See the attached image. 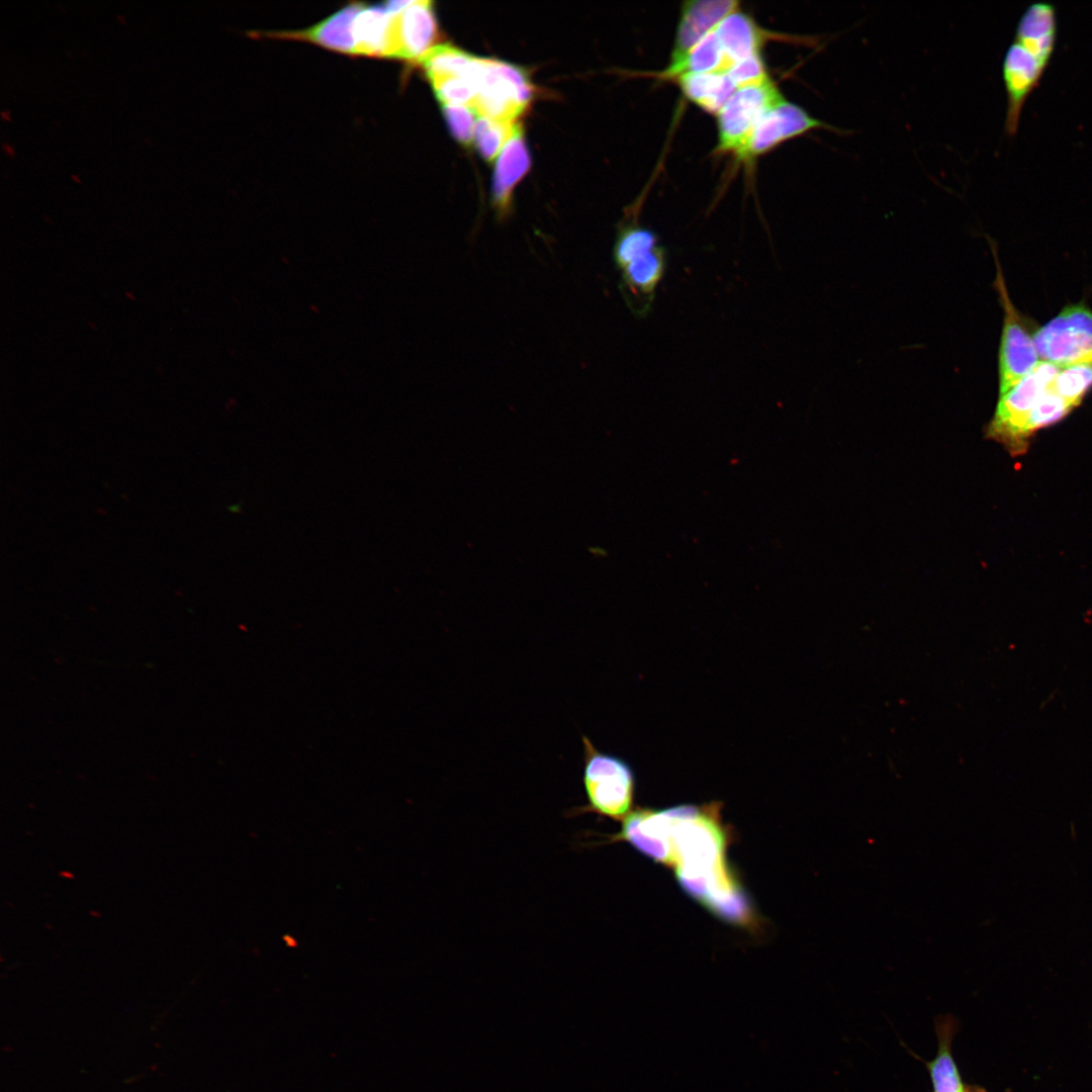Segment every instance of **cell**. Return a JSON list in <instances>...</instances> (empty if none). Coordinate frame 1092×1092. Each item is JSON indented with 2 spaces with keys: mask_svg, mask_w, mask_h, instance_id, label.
Wrapping results in <instances>:
<instances>
[{
  "mask_svg": "<svg viewBox=\"0 0 1092 1092\" xmlns=\"http://www.w3.org/2000/svg\"><path fill=\"white\" fill-rule=\"evenodd\" d=\"M719 811V803L636 810L625 818L616 839L671 864L691 895L715 911L729 913L742 899L725 862Z\"/></svg>",
  "mask_w": 1092,
  "mask_h": 1092,
  "instance_id": "6da1fadb",
  "label": "cell"
},
{
  "mask_svg": "<svg viewBox=\"0 0 1092 1092\" xmlns=\"http://www.w3.org/2000/svg\"><path fill=\"white\" fill-rule=\"evenodd\" d=\"M1057 9L1053 2H1031L1021 14L1002 66L1007 96L1005 131L1018 129L1022 107L1041 80L1057 41Z\"/></svg>",
  "mask_w": 1092,
  "mask_h": 1092,
  "instance_id": "7a4b0ae2",
  "label": "cell"
},
{
  "mask_svg": "<svg viewBox=\"0 0 1092 1092\" xmlns=\"http://www.w3.org/2000/svg\"><path fill=\"white\" fill-rule=\"evenodd\" d=\"M583 744L582 783L586 803L567 811L568 817L594 813L613 820L629 815L635 795V776L622 758L598 750L590 739Z\"/></svg>",
  "mask_w": 1092,
  "mask_h": 1092,
  "instance_id": "3957f363",
  "label": "cell"
},
{
  "mask_svg": "<svg viewBox=\"0 0 1092 1092\" xmlns=\"http://www.w3.org/2000/svg\"><path fill=\"white\" fill-rule=\"evenodd\" d=\"M470 77L476 89L471 108L477 116L515 122L532 100L530 79L513 64L475 58Z\"/></svg>",
  "mask_w": 1092,
  "mask_h": 1092,
  "instance_id": "277c9868",
  "label": "cell"
},
{
  "mask_svg": "<svg viewBox=\"0 0 1092 1092\" xmlns=\"http://www.w3.org/2000/svg\"><path fill=\"white\" fill-rule=\"evenodd\" d=\"M1059 369L1041 361L1015 386L999 395L994 416L987 426V437L1013 454L1025 452L1028 445L1025 434L1027 421Z\"/></svg>",
  "mask_w": 1092,
  "mask_h": 1092,
  "instance_id": "5b68a950",
  "label": "cell"
},
{
  "mask_svg": "<svg viewBox=\"0 0 1092 1092\" xmlns=\"http://www.w3.org/2000/svg\"><path fill=\"white\" fill-rule=\"evenodd\" d=\"M1040 361L1059 368L1092 364V310L1083 303L1066 306L1033 333Z\"/></svg>",
  "mask_w": 1092,
  "mask_h": 1092,
  "instance_id": "8992f818",
  "label": "cell"
},
{
  "mask_svg": "<svg viewBox=\"0 0 1092 1092\" xmlns=\"http://www.w3.org/2000/svg\"><path fill=\"white\" fill-rule=\"evenodd\" d=\"M992 252L996 262L995 288L1004 312L999 349V395L1007 392L1041 362L1033 341V334L1016 309L1005 284L994 244Z\"/></svg>",
  "mask_w": 1092,
  "mask_h": 1092,
  "instance_id": "52a82bcc",
  "label": "cell"
},
{
  "mask_svg": "<svg viewBox=\"0 0 1092 1092\" xmlns=\"http://www.w3.org/2000/svg\"><path fill=\"white\" fill-rule=\"evenodd\" d=\"M784 98L772 80L737 88L716 114L717 151L737 157L763 114Z\"/></svg>",
  "mask_w": 1092,
  "mask_h": 1092,
  "instance_id": "ba28073f",
  "label": "cell"
},
{
  "mask_svg": "<svg viewBox=\"0 0 1092 1092\" xmlns=\"http://www.w3.org/2000/svg\"><path fill=\"white\" fill-rule=\"evenodd\" d=\"M391 9L385 58L419 61L438 36L431 1H389Z\"/></svg>",
  "mask_w": 1092,
  "mask_h": 1092,
  "instance_id": "9c48e42d",
  "label": "cell"
},
{
  "mask_svg": "<svg viewBox=\"0 0 1092 1092\" xmlns=\"http://www.w3.org/2000/svg\"><path fill=\"white\" fill-rule=\"evenodd\" d=\"M821 127L831 128L822 120L813 117L803 107L784 98L763 114L752 130L745 148L736 158L749 162L788 140Z\"/></svg>",
  "mask_w": 1092,
  "mask_h": 1092,
  "instance_id": "30bf717a",
  "label": "cell"
},
{
  "mask_svg": "<svg viewBox=\"0 0 1092 1092\" xmlns=\"http://www.w3.org/2000/svg\"><path fill=\"white\" fill-rule=\"evenodd\" d=\"M714 30L729 67L743 59L760 54L762 47L770 39L809 46L816 43V39L810 36L782 34L763 29L751 16L740 9L727 15Z\"/></svg>",
  "mask_w": 1092,
  "mask_h": 1092,
  "instance_id": "8fae6325",
  "label": "cell"
},
{
  "mask_svg": "<svg viewBox=\"0 0 1092 1092\" xmlns=\"http://www.w3.org/2000/svg\"><path fill=\"white\" fill-rule=\"evenodd\" d=\"M734 0L685 1L680 7L669 64L678 62L727 15L739 8Z\"/></svg>",
  "mask_w": 1092,
  "mask_h": 1092,
  "instance_id": "7c38bea8",
  "label": "cell"
},
{
  "mask_svg": "<svg viewBox=\"0 0 1092 1092\" xmlns=\"http://www.w3.org/2000/svg\"><path fill=\"white\" fill-rule=\"evenodd\" d=\"M530 166L531 156L524 130L517 123L497 157L493 172L492 202L499 217L504 218L509 214L513 191Z\"/></svg>",
  "mask_w": 1092,
  "mask_h": 1092,
  "instance_id": "4fadbf2b",
  "label": "cell"
},
{
  "mask_svg": "<svg viewBox=\"0 0 1092 1092\" xmlns=\"http://www.w3.org/2000/svg\"><path fill=\"white\" fill-rule=\"evenodd\" d=\"M362 3H350L321 22L298 31L266 34L273 38L304 40L341 54L355 56L353 22Z\"/></svg>",
  "mask_w": 1092,
  "mask_h": 1092,
  "instance_id": "5bb4252c",
  "label": "cell"
},
{
  "mask_svg": "<svg viewBox=\"0 0 1092 1092\" xmlns=\"http://www.w3.org/2000/svg\"><path fill=\"white\" fill-rule=\"evenodd\" d=\"M959 1028L950 1014L935 1019L937 1052L931 1061L921 1060L929 1075L932 1092H963L965 1084L952 1054V1041Z\"/></svg>",
  "mask_w": 1092,
  "mask_h": 1092,
  "instance_id": "9a60e30c",
  "label": "cell"
},
{
  "mask_svg": "<svg viewBox=\"0 0 1092 1092\" xmlns=\"http://www.w3.org/2000/svg\"><path fill=\"white\" fill-rule=\"evenodd\" d=\"M685 97L710 114H717L737 87L726 73H688L672 80Z\"/></svg>",
  "mask_w": 1092,
  "mask_h": 1092,
  "instance_id": "2e32d148",
  "label": "cell"
},
{
  "mask_svg": "<svg viewBox=\"0 0 1092 1092\" xmlns=\"http://www.w3.org/2000/svg\"><path fill=\"white\" fill-rule=\"evenodd\" d=\"M390 15L388 2L373 6L362 3L353 22L355 56L385 58Z\"/></svg>",
  "mask_w": 1092,
  "mask_h": 1092,
  "instance_id": "e0dca14e",
  "label": "cell"
},
{
  "mask_svg": "<svg viewBox=\"0 0 1092 1092\" xmlns=\"http://www.w3.org/2000/svg\"><path fill=\"white\" fill-rule=\"evenodd\" d=\"M728 67L729 65L713 29L678 62L668 64L663 71L654 74V77L672 81L674 78L688 73H726Z\"/></svg>",
  "mask_w": 1092,
  "mask_h": 1092,
  "instance_id": "ac0fdd59",
  "label": "cell"
},
{
  "mask_svg": "<svg viewBox=\"0 0 1092 1092\" xmlns=\"http://www.w3.org/2000/svg\"><path fill=\"white\" fill-rule=\"evenodd\" d=\"M664 251L657 236L646 226L629 223L623 225L616 239L614 258L619 269L647 259Z\"/></svg>",
  "mask_w": 1092,
  "mask_h": 1092,
  "instance_id": "d6986e66",
  "label": "cell"
},
{
  "mask_svg": "<svg viewBox=\"0 0 1092 1092\" xmlns=\"http://www.w3.org/2000/svg\"><path fill=\"white\" fill-rule=\"evenodd\" d=\"M475 57L451 44L432 48L418 62L430 81L469 74Z\"/></svg>",
  "mask_w": 1092,
  "mask_h": 1092,
  "instance_id": "ffe728a7",
  "label": "cell"
},
{
  "mask_svg": "<svg viewBox=\"0 0 1092 1092\" xmlns=\"http://www.w3.org/2000/svg\"><path fill=\"white\" fill-rule=\"evenodd\" d=\"M517 123L478 116L473 141L482 158L488 162L496 158L511 138Z\"/></svg>",
  "mask_w": 1092,
  "mask_h": 1092,
  "instance_id": "44dd1931",
  "label": "cell"
},
{
  "mask_svg": "<svg viewBox=\"0 0 1092 1092\" xmlns=\"http://www.w3.org/2000/svg\"><path fill=\"white\" fill-rule=\"evenodd\" d=\"M1051 386L1060 396L1078 406L1092 387V364L1060 368Z\"/></svg>",
  "mask_w": 1092,
  "mask_h": 1092,
  "instance_id": "7402d4cb",
  "label": "cell"
},
{
  "mask_svg": "<svg viewBox=\"0 0 1092 1092\" xmlns=\"http://www.w3.org/2000/svg\"><path fill=\"white\" fill-rule=\"evenodd\" d=\"M430 82L442 105L471 107L475 100L476 89L469 74L436 79Z\"/></svg>",
  "mask_w": 1092,
  "mask_h": 1092,
  "instance_id": "603a6c76",
  "label": "cell"
},
{
  "mask_svg": "<svg viewBox=\"0 0 1092 1092\" xmlns=\"http://www.w3.org/2000/svg\"><path fill=\"white\" fill-rule=\"evenodd\" d=\"M447 125L452 135L463 145L473 141L476 112L469 106L442 105Z\"/></svg>",
  "mask_w": 1092,
  "mask_h": 1092,
  "instance_id": "cb8c5ba5",
  "label": "cell"
},
{
  "mask_svg": "<svg viewBox=\"0 0 1092 1092\" xmlns=\"http://www.w3.org/2000/svg\"><path fill=\"white\" fill-rule=\"evenodd\" d=\"M726 74L737 88L757 85L770 80L761 54L734 63L728 68Z\"/></svg>",
  "mask_w": 1092,
  "mask_h": 1092,
  "instance_id": "d4e9b609",
  "label": "cell"
},
{
  "mask_svg": "<svg viewBox=\"0 0 1092 1092\" xmlns=\"http://www.w3.org/2000/svg\"><path fill=\"white\" fill-rule=\"evenodd\" d=\"M963 1092H987L983 1088L976 1085H966Z\"/></svg>",
  "mask_w": 1092,
  "mask_h": 1092,
  "instance_id": "484cf974",
  "label": "cell"
}]
</instances>
